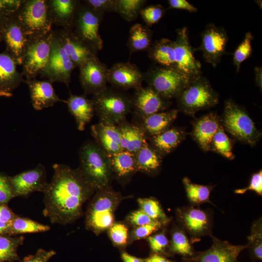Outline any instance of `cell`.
Here are the masks:
<instances>
[{
  "label": "cell",
  "mask_w": 262,
  "mask_h": 262,
  "mask_svg": "<svg viewBox=\"0 0 262 262\" xmlns=\"http://www.w3.org/2000/svg\"><path fill=\"white\" fill-rule=\"evenodd\" d=\"M54 174L43 193L44 215L52 224L66 225L78 219L84 202L94 190L80 170L63 164L52 166Z\"/></svg>",
  "instance_id": "obj_1"
},
{
  "label": "cell",
  "mask_w": 262,
  "mask_h": 262,
  "mask_svg": "<svg viewBox=\"0 0 262 262\" xmlns=\"http://www.w3.org/2000/svg\"><path fill=\"white\" fill-rule=\"evenodd\" d=\"M79 169L94 190L106 188L112 174L110 160L106 152L96 142L85 143L80 150Z\"/></svg>",
  "instance_id": "obj_2"
},
{
  "label": "cell",
  "mask_w": 262,
  "mask_h": 262,
  "mask_svg": "<svg viewBox=\"0 0 262 262\" xmlns=\"http://www.w3.org/2000/svg\"><path fill=\"white\" fill-rule=\"evenodd\" d=\"M196 78L175 67L161 66H152L144 73V81L168 100L177 98Z\"/></svg>",
  "instance_id": "obj_3"
},
{
  "label": "cell",
  "mask_w": 262,
  "mask_h": 262,
  "mask_svg": "<svg viewBox=\"0 0 262 262\" xmlns=\"http://www.w3.org/2000/svg\"><path fill=\"white\" fill-rule=\"evenodd\" d=\"M92 99L100 121L115 125L123 122L132 109V97L117 88L107 87Z\"/></svg>",
  "instance_id": "obj_4"
},
{
  "label": "cell",
  "mask_w": 262,
  "mask_h": 262,
  "mask_svg": "<svg viewBox=\"0 0 262 262\" xmlns=\"http://www.w3.org/2000/svg\"><path fill=\"white\" fill-rule=\"evenodd\" d=\"M16 14L29 37L45 35L52 30L47 0H22Z\"/></svg>",
  "instance_id": "obj_5"
},
{
  "label": "cell",
  "mask_w": 262,
  "mask_h": 262,
  "mask_svg": "<svg viewBox=\"0 0 262 262\" xmlns=\"http://www.w3.org/2000/svg\"><path fill=\"white\" fill-rule=\"evenodd\" d=\"M179 108L192 115L201 110L213 107L218 103L219 95L209 81L200 75L176 98Z\"/></svg>",
  "instance_id": "obj_6"
},
{
  "label": "cell",
  "mask_w": 262,
  "mask_h": 262,
  "mask_svg": "<svg viewBox=\"0 0 262 262\" xmlns=\"http://www.w3.org/2000/svg\"><path fill=\"white\" fill-rule=\"evenodd\" d=\"M53 30L38 36L29 37L22 55L21 65L26 79L41 75L48 63L51 49Z\"/></svg>",
  "instance_id": "obj_7"
},
{
  "label": "cell",
  "mask_w": 262,
  "mask_h": 262,
  "mask_svg": "<svg viewBox=\"0 0 262 262\" xmlns=\"http://www.w3.org/2000/svg\"><path fill=\"white\" fill-rule=\"evenodd\" d=\"M223 124L226 130L235 138L251 146L261 135L246 112L231 100L225 102Z\"/></svg>",
  "instance_id": "obj_8"
},
{
  "label": "cell",
  "mask_w": 262,
  "mask_h": 262,
  "mask_svg": "<svg viewBox=\"0 0 262 262\" xmlns=\"http://www.w3.org/2000/svg\"><path fill=\"white\" fill-rule=\"evenodd\" d=\"M90 203L86 215V228L96 233L105 230L113 224L114 213L117 196L109 191L99 190Z\"/></svg>",
  "instance_id": "obj_9"
},
{
  "label": "cell",
  "mask_w": 262,
  "mask_h": 262,
  "mask_svg": "<svg viewBox=\"0 0 262 262\" xmlns=\"http://www.w3.org/2000/svg\"><path fill=\"white\" fill-rule=\"evenodd\" d=\"M103 17V15L94 12L81 1L72 30L77 37L97 53L103 48L99 32Z\"/></svg>",
  "instance_id": "obj_10"
},
{
  "label": "cell",
  "mask_w": 262,
  "mask_h": 262,
  "mask_svg": "<svg viewBox=\"0 0 262 262\" xmlns=\"http://www.w3.org/2000/svg\"><path fill=\"white\" fill-rule=\"evenodd\" d=\"M16 12L0 18V36L6 45L5 51L12 56L17 65H21L29 37L24 32Z\"/></svg>",
  "instance_id": "obj_11"
},
{
  "label": "cell",
  "mask_w": 262,
  "mask_h": 262,
  "mask_svg": "<svg viewBox=\"0 0 262 262\" xmlns=\"http://www.w3.org/2000/svg\"><path fill=\"white\" fill-rule=\"evenodd\" d=\"M75 67L63 49L55 31L53 30L49 60L41 76L52 83L61 82L68 86L71 81L72 71Z\"/></svg>",
  "instance_id": "obj_12"
},
{
  "label": "cell",
  "mask_w": 262,
  "mask_h": 262,
  "mask_svg": "<svg viewBox=\"0 0 262 262\" xmlns=\"http://www.w3.org/2000/svg\"><path fill=\"white\" fill-rule=\"evenodd\" d=\"M179 220L185 232L191 236L192 242L198 241L206 235H211L213 218L211 213L196 205L179 209Z\"/></svg>",
  "instance_id": "obj_13"
},
{
  "label": "cell",
  "mask_w": 262,
  "mask_h": 262,
  "mask_svg": "<svg viewBox=\"0 0 262 262\" xmlns=\"http://www.w3.org/2000/svg\"><path fill=\"white\" fill-rule=\"evenodd\" d=\"M228 40L227 33L224 29L209 24L202 33L200 46L193 50L201 51L205 62L215 67L226 52Z\"/></svg>",
  "instance_id": "obj_14"
},
{
  "label": "cell",
  "mask_w": 262,
  "mask_h": 262,
  "mask_svg": "<svg viewBox=\"0 0 262 262\" xmlns=\"http://www.w3.org/2000/svg\"><path fill=\"white\" fill-rule=\"evenodd\" d=\"M79 68L80 82L85 94L94 95L107 87L109 68L97 56L88 59Z\"/></svg>",
  "instance_id": "obj_15"
},
{
  "label": "cell",
  "mask_w": 262,
  "mask_h": 262,
  "mask_svg": "<svg viewBox=\"0 0 262 262\" xmlns=\"http://www.w3.org/2000/svg\"><path fill=\"white\" fill-rule=\"evenodd\" d=\"M14 197L27 196L35 192H43L48 183L45 166L41 164L35 168L9 176Z\"/></svg>",
  "instance_id": "obj_16"
},
{
  "label": "cell",
  "mask_w": 262,
  "mask_h": 262,
  "mask_svg": "<svg viewBox=\"0 0 262 262\" xmlns=\"http://www.w3.org/2000/svg\"><path fill=\"white\" fill-rule=\"evenodd\" d=\"M174 43L175 67L193 77L201 75V65L193 54L187 28L183 27L177 30Z\"/></svg>",
  "instance_id": "obj_17"
},
{
  "label": "cell",
  "mask_w": 262,
  "mask_h": 262,
  "mask_svg": "<svg viewBox=\"0 0 262 262\" xmlns=\"http://www.w3.org/2000/svg\"><path fill=\"white\" fill-rule=\"evenodd\" d=\"M213 244L204 251L195 253L190 258L193 262H237L240 253L247 248L246 245H233L227 241H222L211 235Z\"/></svg>",
  "instance_id": "obj_18"
},
{
  "label": "cell",
  "mask_w": 262,
  "mask_h": 262,
  "mask_svg": "<svg viewBox=\"0 0 262 262\" xmlns=\"http://www.w3.org/2000/svg\"><path fill=\"white\" fill-rule=\"evenodd\" d=\"M144 81V72L129 62H118L109 68L108 82L120 90L138 89Z\"/></svg>",
  "instance_id": "obj_19"
},
{
  "label": "cell",
  "mask_w": 262,
  "mask_h": 262,
  "mask_svg": "<svg viewBox=\"0 0 262 262\" xmlns=\"http://www.w3.org/2000/svg\"><path fill=\"white\" fill-rule=\"evenodd\" d=\"M135 90L132 97V108L141 118L164 111L171 103L148 86H141Z\"/></svg>",
  "instance_id": "obj_20"
},
{
  "label": "cell",
  "mask_w": 262,
  "mask_h": 262,
  "mask_svg": "<svg viewBox=\"0 0 262 262\" xmlns=\"http://www.w3.org/2000/svg\"><path fill=\"white\" fill-rule=\"evenodd\" d=\"M61 45L76 67H79L97 53L77 37L71 30L61 29L55 31Z\"/></svg>",
  "instance_id": "obj_21"
},
{
  "label": "cell",
  "mask_w": 262,
  "mask_h": 262,
  "mask_svg": "<svg viewBox=\"0 0 262 262\" xmlns=\"http://www.w3.org/2000/svg\"><path fill=\"white\" fill-rule=\"evenodd\" d=\"M17 64L6 51L0 53V97L9 98L22 82L23 75L16 68Z\"/></svg>",
  "instance_id": "obj_22"
},
{
  "label": "cell",
  "mask_w": 262,
  "mask_h": 262,
  "mask_svg": "<svg viewBox=\"0 0 262 262\" xmlns=\"http://www.w3.org/2000/svg\"><path fill=\"white\" fill-rule=\"evenodd\" d=\"M24 82L28 86L31 102L36 110H42L53 106L58 102H64L56 94L52 82L49 80L39 81L34 79L24 80Z\"/></svg>",
  "instance_id": "obj_23"
},
{
  "label": "cell",
  "mask_w": 262,
  "mask_h": 262,
  "mask_svg": "<svg viewBox=\"0 0 262 262\" xmlns=\"http://www.w3.org/2000/svg\"><path fill=\"white\" fill-rule=\"evenodd\" d=\"M81 1L79 0H47L53 25L72 31Z\"/></svg>",
  "instance_id": "obj_24"
},
{
  "label": "cell",
  "mask_w": 262,
  "mask_h": 262,
  "mask_svg": "<svg viewBox=\"0 0 262 262\" xmlns=\"http://www.w3.org/2000/svg\"><path fill=\"white\" fill-rule=\"evenodd\" d=\"M92 135L96 142L108 155L117 153L122 148L120 145L121 134L118 126L109 123L100 121L91 126Z\"/></svg>",
  "instance_id": "obj_25"
},
{
  "label": "cell",
  "mask_w": 262,
  "mask_h": 262,
  "mask_svg": "<svg viewBox=\"0 0 262 262\" xmlns=\"http://www.w3.org/2000/svg\"><path fill=\"white\" fill-rule=\"evenodd\" d=\"M220 126L218 115L213 112L204 115L195 122L192 134L203 149H211L213 137Z\"/></svg>",
  "instance_id": "obj_26"
},
{
  "label": "cell",
  "mask_w": 262,
  "mask_h": 262,
  "mask_svg": "<svg viewBox=\"0 0 262 262\" xmlns=\"http://www.w3.org/2000/svg\"><path fill=\"white\" fill-rule=\"evenodd\" d=\"M65 103L69 112L75 118L78 129L83 131L95 113L92 99L87 98L85 95L71 94Z\"/></svg>",
  "instance_id": "obj_27"
},
{
  "label": "cell",
  "mask_w": 262,
  "mask_h": 262,
  "mask_svg": "<svg viewBox=\"0 0 262 262\" xmlns=\"http://www.w3.org/2000/svg\"><path fill=\"white\" fill-rule=\"evenodd\" d=\"M118 128L122 150L135 155L147 144L146 134L140 127L123 122L119 124Z\"/></svg>",
  "instance_id": "obj_28"
},
{
  "label": "cell",
  "mask_w": 262,
  "mask_h": 262,
  "mask_svg": "<svg viewBox=\"0 0 262 262\" xmlns=\"http://www.w3.org/2000/svg\"><path fill=\"white\" fill-rule=\"evenodd\" d=\"M178 110L172 109L158 112L142 118L140 127L146 134L151 137L157 135L169 128L177 117Z\"/></svg>",
  "instance_id": "obj_29"
},
{
  "label": "cell",
  "mask_w": 262,
  "mask_h": 262,
  "mask_svg": "<svg viewBox=\"0 0 262 262\" xmlns=\"http://www.w3.org/2000/svg\"><path fill=\"white\" fill-rule=\"evenodd\" d=\"M147 51L148 57L159 66L175 67L174 41L162 38L152 43Z\"/></svg>",
  "instance_id": "obj_30"
},
{
  "label": "cell",
  "mask_w": 262,
  "mask_h": 262,
  "mask_svg": "<svg viewBox=\"0 0 262 262\" xmlns=\"http://www.w3.org/2000/svg\"><path fill=\"white\" fill-rule=\"evenodd\" d=\"M185 133L178 128H169L151 137L153 147L161 154L170 153L184 138Z\"/></svg>",
  "instance_id": "obj_31"
},
{
  "label": "cell",
  "mask_w": 262,
  "mask_h": 262,
  "mask_svg": "<svg viewBox=\"0 0 262 262\" xmlns=\"http://www.w3.org/2000/svg\"><path fill=\"white\" fill-rule=\"evenodd\" d=\"M153 32L149 27L140 23L133 25L130 29L127 47L131 54L147 50L151 45Z\"/></svg>",
  "instance_id": "obj_32"
},
{
  "label": "cell",
  "mask_w": 262,
  "mask_h": 262,
  "mask_svg": "<svg viewBox=\"0 0 262 262\" xmlns=\"http://www.w3.org/2000/svg\"><path fill=\"white\" fill-rule=\"evenodd\" d=\"M108 155L112 172L117 177H126L137 170L134 154L122 150Z\"/></svg>",
  "instance_id": "obj_33"
},
{
  "label": "cell",
  "mask_w": 262,
  "mask_h": 262,
  "mask_svg": "<svg viewBox=\"0 0 262 262\" xmlns=\"http://www.w3.org/2000/svg\"><path fill=\"white\" fill-rule=\"evenodd\" d=\"M137 170L151 172L157 170L161 164L160 154L147 143L135 154Z\"/></svg>",
  "instance_id": "obj_34"
},
{
  "label": "cell",
  "mask_w": 262,
  "mask_h": 262,
  "mask_svg": "<svg viewBox=\"0 0 262 262\" xmlns=\"http://www.w3.org/2000/svg\"><path fill=\"white\" fill-rule=\"evenodd\" d=\"M50 229V226L17 215L11 222L7 234L16 236L24 233L43 232Z\"/></svg>",
  "instance_id": "obj_35"
},
{
  "label": "cell",
  "mask_w": 262,
  "mask_h": 262,
  "mask_svg": "<svg viewBox=\"0 0 262 262\" xmlns=\"http://www.w3.org/2000/svg\"><path fill=\"white\" fill-rule=\"evenodd\" d=\"M24 239L22 236L13 237L8 234L0 235V262L20 261L17 249L23 245Z\"/></svg>",
  "instance_id": "obj_36"
},
{
  "label": "cell",
  "mask_w": 262,
  "mask_h": 262,
  "mask_svg": "<svg viewBox=\"0 0 262 262\" xmlns=\"http://www.w3.org/2000/svg\"><path fill=\"white\" fill-rule=\"evenodd\" d=\"M182 182L187 197L192 204L197 205L206 202L211 203L210 198L213 186L194 183L187 177L183 179Z\"/></svg>",
  "instance_id": "obj_37"
},
{
  "label": "cell",
  "mask_w": 262,
  "mask_h": 262,
  "mask_svg": "<svg viewBox=\"0 0 262 262\" xmlns=\"http://www.w3.org/2000/svg\"><path fill=\"white\" fill-rule=\"evenodd\" d=\"M115 12L129 22L137 19L147 2L146 0H115Z\"/></svg>",
  "instance_id": "obj_38"
},
{
  "label": "cell",
  "mask_w": 262,
  "mask_h": 262,
  "mask_svg": "<svg viewBox=\"0 0 262 262\" xmlns=\"http://www.w3.org/2000/svg\"><path fill=\"white\" fill-rule=\"evenodd\" d=\"M262 219L255 221L251 227V233L248 237L247 248L250 254L255 261L262 260Z\"/></svg>",
  "instance_id": "obj_39"
},
{
  "label": "cell",
  "mask_w": 262,
  "mask_h": 262,
  "mask_svg": "<svg viewBox=\"0 0 262 262\" xmlns=\"http://www.w3.org/2000/svg\"><path fill=\"white\" fill-rule=\"evenodd\" d=\"M171 250L172 252L185 258H190L195 253L186 232L181 229H177L172 233Z\"/></svg>",
  "instance_id": "obj_40"
},
{
  "label": "cell",
  "mask_w": 262,
  "mask_h": 262,
  "mask_svg": "<svg viewBox=\"0 0 262 262\" xmlns=\"http://www.w3.org/2000/svg\"><path fill=\"white\" fill-rule=\"evenodd\" d=\"M212 148L226 158H233L231 142L221 125L213 137L211 147Z\"/></svg>",
  "instance_id": "obj_41"
},
{
  "label": "cell",
  "mask_w": 262,
  "mask_h": 262,
  "mask_svg": "<svg viewBox=\"0 0 262 262\" xmlns=\"http://www.w3.org/2000/svg\"><path fill=\"white\" fill-rule=\"evenodd\" d=\"M138 204L145 213L153 220L166 223L168 218L158 201L152 198H139Z\"/></svg>",
  "instance_id": "obj_42"
},
{
  "label": "cell",
  "mask_w": 262,
  "mask_h": 262,
  "mask_svg": "<svg viewBox=\"0 0 262 262\" xmlns=\"http://www.w3.org/2000/svg\"><path fill=\"white\" fill-rule=\"evenodd\" d=\"M253 36L250 32L246 33L245 37L239 44L233 54V62L236 71L238 72L242 63L248 58L252 54L251 41Z\"/></svg>",
  "instance_id": "obj_43"
},
{
  "label": "cell",
  "mask_w": 262,
  "mask_h": 262,
  "mask_svg": "<svg viewBox=\"0 0 262 262\" xmlns=\"http://www.w3.org/2000/svg\"><path fill=\"white\" fill-rule=\"evenodd\" d=\"M165 10L161 4L151 5L144 7L140 15L145 22L146 26L149 27L158 23L162 18Z\"/></svg>",
  "instance_id": "obj_44"
},
{
  "label": "cell",
  "mask_w": 262,
  "mask_h": 262,
  "mask_svg": "<svg viewBox=\"0 0 262 262\" xmlns=\"http://www.w3.org/2000/svg\"><path fill=\"white\" fill-rule=\"evenodd\" d=\"M82 1L94 12L101 15L106 12H116L115 0H84Z\"/></svg>",
  "instance_id": "obj_45"
},
{
  "label": "cell",
  "mask_w": 262,
  "mask_h": 262,
  "mask_svg": "<svg viewBox=\"0 0 262 262\" xmlns=\"http://www.w3.org/2000/svg\"><path fill=\"white\" fill-rule=\"evenodd\" d=\"M109 234L114 244L118 246L124 245L127 243L128 229L124 224H113L109 228Z\"/></svg>",
  "instance_id": "obj_46"
},
{
  "label": "cell",
  "mask_w": 262,
  "mask_h": 262,
  "mask_svg": "<svg viewBox=\"0 0 262 262\" xmlns=\"http://www.w3.org/2000/svg\"><path fill=\"white\" fill-rule=\"evenodd\" d=\"M13 198L14 196L9 176L0 173V205H7Z\"/></svg>",
  "instance_id": "obj_47"
},
{
  "label": "cell",
  "mask_w": 262,
  "mask_h": 262,
  "mask_svg": "<svg viewBox=\"0 0 262 262\" xmlns=\"http://www.w3.org/2000/svg\"><path fill=\"white\" fill-rule=\"evenodd\" d=\"M248 191H253L259 196H262V171L261 170L252 175L248 186L236 189L234 190V193L236 194H244Z\"/></svg>",
  "instance_id": "obj_48"
},
{
  "label": "cell",
  "mask_w": 262,
  "mask_h": 262,
  "mask_svg": "<svg viewBox=\"0 0 262 262\" xmlns=\"http://www.w3.org/2000/svg\"><path fill=\"white\" fill-rule=\"evenodd\" d=\"M148 241L151 249L156 254L163 252L168 245V240L164 233L150 236Z\"/></svg>",
  "instance_id": "obj_49"
},
{
  "label": "cell",
  "mask_w": 262,
  "mask_h": 262,
  "mask_svg": "<svg viewBox=\"0 0 262 262\" xmlns=\"http://www.w3.org/2000/svg\"><path fill=\"white\" fill-rule=\"evenodd\" d=\"M161 225L160 222L154 221L150 223L139 226L133 232L134 236L137 239L145 238L157 230Z\"/></svg>",
  "instance_id": "obj_50"
},
{
  "label": "cell",
  "mask_w": 262,
  "mask_h": 262,
  "mask_svg": "<svg viewBox=\"0 0 262 262\" xmlns=\"http://www.w3.org/2000/svg\"><path fill=\"white\" fill-rule=\"evenodd\" d=\"M56 254L53 250H46L39 248L35 254L25 257L21 262H48Z\"/></svg>",
  "instance_id": "obj_51"
},
{
  "label": "cell",
  "mask_w": 262,
  "mask_h": 262,
  "mask_svg": "<svg viewBox=\"0 0 262 262\" xmlns=\"http://www.w3.org/2000/svg\"><path fill=\"white\" fill-rule=\"evenodd\" d=\"M130 222L138 227L146 225L155 221L149 217L141 209L133 212L129 217Z\"/></svg>",
  "instance_id": "obj_52"
},
{
  "label": "cell",
  "mask_w": 262,
  "mask_h": 262,
  "mask_svg": "<svg viewBox=\"0 0 262 262\" xmlns=\"http://www.w3.org/2000/svg\"><path fill=\"white\" fill-rule=\"evenodd\" d=\"M169 8L182 9L189 12H196L197 9L186 0H168Z\"/></svg>",
  "instance_id": "obj_53"
},
{
  "label": "cell",
  "mask_w": 262,
  "mask_h": 262,
  "mask_svg": "<svg viewBox=\"0 0 262 262\" xmlns=\"http://www.w3.org/2000/svg\"><path fill=\"white\" fill-rule=\"evenodd\" d=\"M16 215L7 205H0V221L10 224Z\"/></svg>",
  "instance_id": "obj_54"
},
{
  "label": "cell",
  "mask_w": 262,
  "mask_h": 262,
  "mask_svg": "<svg viewBox=\"0 0 262 262\" xmlns=\"http://www.w3.org/2000/svg\"><path fill=\"white\" fill-rule=\"evenodd\" d=\"M146 262H173L165 257L154 253L145 260Z\"/></svg>",
  "instance_id": "obj_55"
},
{
  "label": "cell",
  "mask_w": 262,
  "mask_h": 262,
  "mask_svg": "<svg viewBox=\"0 0 262 262\" xmlns=\"http://www.w3.org/2000/svg\"><path fill=\"white\" fill-rule=\"evenodd\" d=\"M255 81L256 85L262 89V68L261 66L255 67Z\"/></svg>",
  "instance_id": "obj_56"
},
{
  "label": "cell",
  "mask_w": 262,
  "mask_h": 262,
  "mask_svg": "<svg viewBox=\"0 0 262 262\" xmlns=\"http://www.w3.org/2000/svg\"><path fill=\"white\" fill-rule=\"evenodd\" d=\"M121 258L123 262H143L139 258L133 256L126 252H123Z\"/></svg>",
  "instance_id": "obj_57"
},
{
  "label": "cell",
  "mask_w": 262,
  "mask_h": 262,
  "mask_svg": "<svg viewBox=\"0 0 262 262\" xmlns=\"http://www.w3.org/2000/svg\"><path fill=\"white\" fill-rule=\"evenodd\" d=\"M10 224L0 221V235L7 234Z\"/></svg>",
  "instance_id": "obj_58"
},
{
  "label": "cell",
  "mask_w": 262,
  "mask_h": 262,
  "mask_svg": "<svg viewBox=\"0 0 262 262\" xmlns=\"http://www.w3.org/2000/svg\"><path fill=\"white\" fill-rule=\"evenodd\" d=\"M182 262H193L187 258H185Z\"/></svg>",
  "instance_id": "obj_59"
},
{
  "label": "cell",
  "mask_w": 262,
  "mask_h": 262,
  "mask_svg": "<svg viewBox=\"0 0 262 262\" xmlns=\"http://www.w3.org/2000/svg\"><path fill=\"white\" fill-rule=\"evenodd\" d=\"M2 16H2V13H1V11H0V18L1 17H2Z\"/></svg>",
  "instance_id": "obj_60"
},
{
  "label": "cell",
  "mask_w": 262,
  "mask_h": 262,
  "mask_svg": "<svg viewBox=\"0 0 262 262\" xmlns=\"http://www.w3.org/2000/svg\"><path fill=\"white\" fill-rule=\"evenodd\" d=\"M1 41V38H0V42Z\"/></svg>",
  "instance_id": "obj_61"
}]
</instances>
